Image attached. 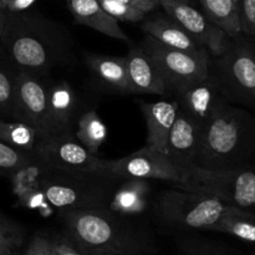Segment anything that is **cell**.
I'll list each match as a JSON object with an SVG mask.
<instances>
[{
    "mask_svg": "<svg viewBox=\"0 0 255 255\" xmlns=\"http://www.w3.org/2000/svg\"><path fill=\"white\" fill-rule=\"evenodd\" d=\"M67 238L85 255H157L156 243L144 229L106 209L62 213Z\"/></svg>",
    "mask_w": 255,
    "mask_h": 255,
    "instance_id": "1",
    "label": "cell"
},
{
    "mask_svg": "<svg viewBox=\"0 0 255 255\" xmlns=\"http://www.w3.org/2000/svg\"><path fill=\"white\" fill-rule=\"evenodd\" d=\"M0 41L15 69L42 75L67 60L70 51L67 37L55 22L26 11H7Z\"/></svg>",
    "mask_w": 255,
    "mask_h": 255,
    "instance_id": "2",
    "label": "cell"
},
{
    "mask_svg": "<svg viewBox=\"0 0 255 255\" xmlns=\"http://www.w3.org/2000/svg\"><path fill=\"white\" fill-rule=\"evenodd\" d=\"M255 157V115L226 101L202 128L194 167L229 169Z\"/></svg>",
    "mask_w": 255,
    "mask_h": 255,
    "instance_id": "3",
    "label": "cell"
},
{
    "mask_svg": "<svg viewBox=\"0 0 255 255\" xmlns=\"http://www.w3.org/2000/svg\"><path fill=\"white\" fill-rule=\"evenodd\" d=\"M115 178L106 174L67 173L45 168L41 189L54 208L64 212L106 209L112 197Z\"/></svg>",
    "mask_w": 255,
    "mask_h": 255,
    "instance_id": "4",
    "label": "cell"
},
{
    "mask_svg": "<svg viewBox=\"0 0 255 255\" xmlns=\"http://www.w3.org/2000/svg\"><path fill=\"white\" fill-rule=\"evenodd\" d=\"M211 75L227 101L255 110L254 37L232 40L221 56L212 57Z\"/></svg>",
    "mask_w": 255,
    "mask_h": 255,
    "instance_id": "5",
    "label": "cell"
},
{
    "mask_svg": "<svg viewBox=\"0 0 255 255\" xmlns=\"http://www.w3.org/2000/svg\"><path fill=\"white\" fill-rule=\"evenodd\" d=\"M233 207L216 196L173 188L161 194L157 212L161 221L172 228L212 232Z\"/></svg>",
    "mask_w": 255,
    "mask_h": 255,
    "instance_id": "6",
    "label": "cell"
},
{
    "mask_svg": "<svg viewBox=\"0 0 255 255\" xmlns=\"http://www.w3.org/2000/svg\"><path fill=\"white\" fill-rule=\"evenodd\" d=\"M178 188L216 196L231 206L255 213V166L251 163L218 171L194 167Z\"/></svg>",
    "mask_w": 255,
    "mask_h": 255,
    "instance_id": "7",
    "label": "cell"
},
{
    "mask_svg": "<svg viewBox=\"0 0 255 255\" xmlns=\"http://www.w3.org/2000/svg\"><path fill=\"white\" fill-rule=\"evenodd\" d=\"M141 46L161 71L168 91H174L184 85L203 80L211 75L212 57L207 50L189 52L173 49L147 34Z\"/></svg>",
    "mask_w": 255,
    "mask_h": 255,
    "instance_id": "8",
    "label": "cell"
},
{
    "mask_svg": "<svg viewBox=\"0 0 255 255\" xmlns=\"http://www.w3.org/2000/svg\"><path fill=\"white\" fill-rule=\"evenodd\" d=\"M34 157L45 168L67 173L110 174V161L87 151L75 134L40 138L34 149Z\"/></svg>",
    "mask_w": 255,
    "mask_h": 255,
    "instance_id": "9",
    "label": "cell"
},
{
    "mask_svg": "<svg viewBox=\"0 0 255 255\" xmlns=\"http://www.w3.org/2000/svg\"><path fill=\"white\" fill-rule=\"evenodd\" d=\"M187 173L177 168L166 153L147 144L134 153L110 161V174L119 179H159L178 188L186 181Z\"/></svg>",
    "mask_w": 255,
    "mask_h": 255,
    "instance_id": "10",
    "label": "cell"
},
{
    "mask_svg": "<svg viewBox=\"0 0 255 255\" xmlns=\"http://www.w3.org/2000/svg\"><path fill=\"white\" fill-rule=\"evenodd\" d=\"M47 75L17 70L15 82L14 120L30 125L36 129L39 139L46 128Z\"/></svg>",
    "mask_w": 255,
    "mask_h": 255,
    "instance_id": "11",
    "label": "cell"
},
{
    "mask_svg": "<svg viewBox=\"0 0 255 255\" xmlns=\"http://www.w3.org/2000/svg\"><path fill=\"white\" fill-rule=\"evenodd\" d=\"M161 6L168 16L176 20L197 42L208 51L211 57L221 56L229 47L232 40L226 32L209 21L206 15L197 10L189 0H163Z\"/></svg>",
    "mask_w": 255,
    "mask_h": 255,
    "instance_id": "12",
    "label": "cell"
},
{
    "mask_svg": "<svg viewBox=\"0 0 255 255\" xmlns=\"http://www.w3.org/2000/svg\"><path fill=\"white\" fill-rule=\"evenodd\" d=\"M79 99L67 81H52L47 85L46 128L42 138L74 134L77 122Z\"/></svg>",
    "mask_w": 255,
    "mask_h": 255,
    "instance_id": "13",
    "label": "cell"
},
{
    "mask_svg": "<svg viewBox=\"0 0 255 255\" xmlns=\"http://www.w3.org/2000/svg\"><path fill=\"white\" fill-rule=\"evenodd\" d=\"M173 92L179 110L186 112L202 128L227 101L212 75L184 85Z\"/></svg>",
    "mask_w": 255,
    "mask_h": 255,
    "instance_id": "14",
    "label": "cell"
},
{
    "mask_svg": "<svg viewBox=\"0 0 255 255\" xmlns=\"http://www.w3.org/2000/svg\"><path fill=\"white\" fill-rule=\"evenodd\" d=\"M201 134L202 127L186 112L178 110L177 119L167 139L164 153L181 171L188 172L194 168Z\"/></svg>",
    "mask_w": 255,
    "mask_h": 255,
    "instance_id": "15",
    "label": "cell"
},
{
    "mask_svg": "<svg viewBox=\"0 0 255 255\" xmlns=\"http://www.w3.org/2000/svg\"><path fill=\"white\" fill-rule=\"evenodd\" d=\"M125 60L132 94L164 95L168 92L161 71L143 47L133 46Z\"/></svg>",
    "mask_w": 255,
    "mask_h": 255,
    "instance_id": "16",
    "label": "cell"
},
{
    "mask_svg": "<svg viewBox=\"0 0 255 255\" xmlns=\"http://www.w3.org/2000/svg\"><path fill=\"white\" fill-rule=\"evenodd\" d=\"M147 126V146L159 152H166L169 132L178 115L179 106L173 101L141 102Z\"/></svg>",
    "mask_w": 255,
    "mask_h": 255,
    "instance_id": "17",
    "label": "cell"
},
{
    "mask_svg": "<svg viewBox=\"0 0 255 255\" xmlns=\"http://www.w3.org/2000/svg\"><path fill=\"white\" fill-rule=\"evenodd\" d=\"M65 1L77 24L91 27L114 39L128 41V37L121 29L119 21L101 6L99 0H65Z\"/></svg>",
    "mask_w": 255,
    "mask_h": 255,
    "instance_id": "18",
    "label": "cell"
},
{
    "mask_svg": "<svg viewBox=\"0 0 255 255\" xmlns=\"http://www.w3.org/2000/svg\"><path fill=\"white\" fill-rule=\"evenodd\" d=\"M142 29L147 35L154 37L163 45L173 47V49L189 52H198L206 50L176 20H173L168 15L157 14L151 19H144Z\"/></svg>",
    "mask_w": 255,
    "mask_h": 255,
    "instance_id": "19",
    "label": "cell"
},
{
    "mask_svg": "<svg viewBox=\"0 0 255 255\" xmlns=\"http://www.w3.org/2000/svg\"><path fill=\"white\" fill-rule=\"evenodd\" d=\"M149 192L148 179H126L112 194L109 209L122 217L138 216L148 208Z\"/></svg>",
    "mask_w": 255,
    "mask_h": 255,
    "instance_id": "20",
    "label": "cell"
},
{
    "mask_svg": "<svg viewBox=\"0 0 255 255\" xmlns=\"http://www.w3.org/2000/svg\"><path fill=\"white\" fill-rule=\"evenodd\" d=\"M85 61L95 77L99 79L102 84L112 87L116 91L132 94L125 56L87 54L85 56Z\"/></svg>",
    "mask_w": 255,
    "mask_h": 255,
    "instance_id": "21",
    "label": "cell"
},
{
    "mask_svg": "<svg viewBox=\"0 0 255 255\" xmlns=\"http://www.w3.org/2000/svg\"><path fill=\"white\" fill-rule=\"evenodd\" d=\"M202 12L231 39L243 35L237 0H199Z\"/></svg>",
    "mask_w": 255,
    "mask_h": 255,
    "instance_id": "22",
    "label": "cell"
},
{
    "mask_svg": "<svg viewBox=\"0 0 255 255\" xmlns=\"http://www.w3.org/2000/svg\"><path fill=\"white\" fill-rule=\"evenodd\" d=\"M74 134L77 141L92 154L99 156L102 143L107 138V126L95 110H87L79 116Z\"/></svg>",
    "mask_w": 255,
    "mask_h": 255,
    "instance_id": "23",
    "label": "cell"
},
{
    "mask_svg": "<svg viewBox=\"0 0 255 255\" xmlns=\"http://www.w3.org/2000/svg\"><path fill=\"white\" fill-rule=\"evenodd\" d=\"M212 232L228 234L255 247V213L233 207V209L218 222Z\"/></svg>",
    "mask_w": 255,
    "mask_h": 255,
    "instance_id": "24",
    "label": "cell"
},
{
    "mask_svg": "<svg viewBox=\"0 0 255 255\" xmlns=\"http://www.w3.org/2000/svg\"><path fill=\"white\" fill-rule=\"evenodd\" d=\"M0 141L19 151L34 156V149L39 141L36 129L21 121L0 120Z\"/></svg>",
    "mask_w": 255,
    "mask_h": 255,
    "instance_id": "25",
    "label": "cell"
},
{
    "mask_svg": "<svg viewBox=\"0 0 255 255\" xmlns=\"http://www.w3.org/2000/svg\"><path fill=\"white\" fill-rule=\"evenodd\" d=\"M17 70H9L0 66V112L14 119L15 107V82Z\"/></svg>",
    "mask_w": 255,
    "mask_h": 255,
    "instance_id": "26",
    "label": "cell"
},
{
    "mask_svg": "<svg viewBox=\"0 0 255 255\" xmlns=\"http://www.w3.org/2000/svg\"><path fill=\"white\" fill-rule=\"evenodd\" d=\"M178 246L184 255H234L223 247L202 238H183Z\"/></svg>",
    "mask_w": 255,
    "mask_h": 255,
    "instance_id": "27",
    "label": "cell"
},
{
    "mask_svg": "<svg viewBox=\"0 0 255 255\" xmlns=\"http://www.w3.org/2000/svg\"><path fill=\"white\" fill-rule=\"evenodd\" d=\"M99 1L101 6L117 21L121 20V21L137 22L143 21L147 17V12L128 4L119 1V0H99Z\"/></svg>",
    "mask_w": 255,
    "mask_h": 255,
    "instance_id": "28",
    "label": "cell"
},
{
    "mask_svg": "<svg viewBox=\"0 0 255 255\" xmlns=\"http://www.w3.org/2000/svg\"><path fill=\"white\" fill-rule=\"evenodd\" d=\"M34 159V156L19 151L9 144L0 141V169L7 172H16Z\"/></svg>",
    "mask_w": 255,
    "mask_h": 255,
    "instance_id": "29",
    "label": "cell"
},
{
    "mask_svg": "<svg viewBox=\"0 0 255 255\" xmlns=\"http://www.w3.org/2000/svg\"><path fill=\"white\" fill-rule=\"evenodd\" d=\"M243 35L255 39V0H237Z\"/></svg>",
    "mask_w": 255,
    "mask_h": 255,
    "instance_id": "30",
    "label": "cell"
},
{
    "mask_svg": "<svg viewBox=\"0 0 255 255\" xmlns=\"http://www.w3.org/2000/svg\"><path fill=\"white\" fill-rule=\"evenodd\" d=\"M22 255H57L56 252L52 248L49 238L41 236H35L30 241L29 246L24 251Z\"/></svg>",
    "mask_w": 255,
    "mask_h": 255,
    "instance_id": "31",
    "label": "cell"
},
{
    "mask_svg": "<svg viewBox=\"0 0 255 255\" xmlns=\"http://www.w3.org/2000/svg\"><path fill=\"white\" fill-rule=\"evenodd\" d=\"M49 241L57 255H85L67 237H55Z\"/></svg>",
    "mask_w": 255,
    "mask_h": 255,
    "instance_id": "32",
    "label": "cell"
},
{
    "mask_svg": "<svg viewBox=\"0 0 255 255\" xmlns=\"http://www.w3.org/2000/svg\"><path fill=\"white\" fill-rule=\"evenodd\" d=\"M21 243L20 237H0V255H11Z\"/></svg>",
    "mask_w": 255,
    "mask_h": 255,
    "instance_id": "33",
    "label": "cell"
},
{
    "mask_svg": "<svg viewBox=\"0 0 255 255\" xmlns=\"http://www.w3.org/2000/svg\"><path fill=\"white\" fill-rule=\"evenodd\" d=\"M119 1L131 5V6L137 7V9H141L142 11L147 12V14L153 11V10H156L157 7L161 6V5L157 1H154V0H119Z\"/></svg>",
    "mask_w": 255,
    "mask_h": 255,
    "instance_id": "34",
    "label": "cell"
},
{
    "mask_svg": "<svg viewBox=\"0 0 255 255\" xmlns=\"http://www.w3.org/2000/svg\"><path fill=\"white\" fill-rule=\"evenodd\" d=\"M36 0H7L5 10L9 12L26 11Z\"/></svg>",
    "mask_w": 255,
    "mask_h": 255,
    "instance_id": "35",
    "label": "cell"
},
{
    "mask_svg": "<svg viewBox=\"0 0 255 255\" xmlns=\"http://www.w3.org/2000/svg\"><path fill=\"white\" fill-rule=\"evenodd\" d=\"M0 237H20L17 229L0 217Z\"/></svg>",
    "mask_w": 255,
    "mask_h": 255,
    "instance_id": "36",
    "label": "cell"
},
{
    "mask_svg": "<svg viewBox=\"0 0 255 255\" xmlns=\"http://www.w3.org/2000/svg\"><path fill=\"white\" fill-rule=\"evenodd\" d=\"M6 16H7L6 10L0 9V37H1L2 32H4L5 24H6Z\"/></svg>",
    "mask_w": 255,
    "mask_h": 255,
    "instance_id": "37",
    "label": "cell"
},
{
    "mask_svg": "<svg viewBox=\"0 0 255 255\" xmlns=\"http://www.w3.org/2000/svg\"><path fill=\"white\" fill-rule=\"evenodd\" d=\"M7 0H0V9L5 10V6H6Z\"/></svg>",
    "mask_w": 255,
    "mask_h": 255,
    "instance_id": "38",
    "label": "cell"
},
{
    "mask_svg": "<svg viewBox=\"0 0 255 255\" xmlns=\"http://www.w3.org/2000/svg\"><path fill=\"white\" fill-rule=\"evenodd\" d=\"M11 255H22L21 253H17V252H14V253H12Z\"/></svg>",
    "mask_w": 255,
    "mask_h": 255,
    "instance_id": "39",
    "label": "cell"
},
{
    "mask_svg": "<svg viewBox=\"0 0 255 255\" xmlns=\"http://www.w3.org/2000/svg\"><path fill=\"white\" fill-rule=\"evenodd\" d=\"M154 1H157V2H158V4H159V5H161V2H162V1H163V0H154Z\"/></svg>",
    "mask_w": 255,
    "mask_h": 255,
    "instance_id": "40",
    "label": "cell"
},
{
    "mask_svg": "<svg viewBox=\"0 0 255 255\" xmlns=\"http://www.w3.org/2000/svg\"><path fill=\"white\" fill-rule=\"evenodd\" d=\"M94 255H109V254H94Z\"/></svg>",
    "mask_w": 255,
    "mask_h": 255,
    "instance_id": "41",
    "label": "cell"
},
{
    "mask_svg": "<svg viewBox=\"0 0 255 255\" xmlns=\"http://www.w3.org/2000/svg\"><path fill=\"white\" fill-rule=\"evenodd\" d=\"M179 255H184V254H179Z\"/></svg>",
    "mask_w": 255,
    "mask_h": 255,
    "instance_id": "42",
    "label": "cell"
},
{
    "mask_svg": "<svg viewBox=\"0 0 255 255\" xmlns=\"http://www.w3.org/2000/svg\"><path fill=\"white\" fill-rule=\"evenodd\" d=\"M254 161H255V157H254Z\"/></svg>",
    "mask_w": 255,
    "mask_h": 255,
    "instance_id": "43",
    "label": "cell"
}]
</instances>
